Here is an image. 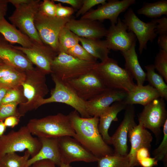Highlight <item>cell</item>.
<instances>
[{"instance_id": "8d00e7d4", "label": "cell", "mask_w": 167, "mask_h": 167, "mask_svg": "<svg viewBox=\"0 0 167 167\" xmlns=\"http://www.w3.org/2000/svg\"><path fill=\"white\" fill-rule=\"evenodd\" d=\"M66 53L81 60L94 62L97 61L79 43L70 49Z\"/></svg>"}, {"instance_id": "836d02e7", "label": "cell", "mask_w": 167, "mask_h": 167, "mask_svg": "<svg viewBox=\"0 0 167 167\" xmlns=\"http://www.w3.org/2000/svg\"><path fill=\"white\" fill-rule=\"evenodd\" d=\"M156 69L167 82V51L161 49L156 54L153 65Z\"/></svg>"}, {"instance_id": "ba28073f", "label": "cell", "mask_w": 167, "mask_h": 167, "mask_svg": "<svg viewBox=\"0 0 167 167\" xmlns=\"http://www.w3.org/2000/svg\"><path fill=\"white\" fill-rule=\"evenodd\" d=\"M40 0H31L26 4L15 7L8 19L12 24L28 36L34 43L44 45L35 28L34 21L39 11Z\"/></svg>"}, {"instance_id": "cb8c5ba5", "label": "cell", "mask_w": 167, "mask_h": 167, "mask_svg": "<svg viewBox=\"0 0 167 167\" xmlns=\"http://www.w3.org/2000/svg\"><path fill=\"white\" fill-rule=\"evenodd\" d=\"M160 97L159 93L149 84L137 85L127 95L123 100L127 105L140 104L143 106L153 100Z\"/></svg>"}, {"instance_id": "44dd1931", "label": "cell", "mask_w": 167, "mask_h": 167, "mask_svg": "<svg viewBox=\"0 0 167 167\" xmlns=\"http://www.w3.org/2000/svg\"><path fill=\"white\" fill-rule=\"evenodd\" d=\"M128 137L129 138L131 147L127 156L130 167H134L139 165L136 158L137 151L142 147H146L150 150L153 137L150 132L139 124L131 128Z\"/></svg>"}, {"instance_id": "603a6c76", "label": "cell", "mask_w": 167, "mask_h": 167, "mask_svg": "<svg viewBox=\"0 0 167 167\" xmlns=\"http://www.w3.org/2000/svg\"><path fill=\"white\" fill-rule=\"evenodd\" d=\"M126 106L124 100L115 102L99 117L98 130L103 139L108 144H110L111 136L108 133L109 127L113 121H118V114L126 108Z\"/></svg>"}, {"instance_id": "74e56055", "label": "cell", "mask_w": 167, "mask_h": 167, "mask_svg": "<svg viewBox=\"0 0 167 167\" xmlns=\"http://www.w3.org/2000/svg\"><path fill=\"white\" fill-rule=\"evenodd\" d=\"M18 105L19 103L15 102L2 104L0 107V121H4L6 118L11 116L20 118L17 108Z\"/></svg>"}, {"instance_id": "4316f807", "label": "cell", "mask_w": 167, "mask_h": 167, "mask_svg": "<svg viewBox=\"0 0 167 167\" xmlns=\"http://www.w3.org/2000/svg\"><path fill=\"white\" fill-rule=\"evenodd\" d=\"M81 45L96 59L103 62L109 57V50L105 40L88 39L79 37Z\"/></svg>"}, {"instance_id": "8fae6325", "label": "cell", "mask_w": 167, "mask_h": 167, "mask_svg": "<svg viewBox=\"0 0 167 167\" xmlns=\"http://www.w3.org/2000/svg\"><path fill=\"white\" fill-rule=\"evenodd\" d=\"M122 21L126 26L128 31L132 32L135 35L139 42V53L142 54L143 50L147 49L148 41L152 43L157 36L156 19L144 22L137 16L130 7L124 14Z\"/></svg>"}, {"instance_id": "7a4b0ae2", "label": "cell", "mask_w": 167, "mask_h": 167, "mask_svg": "<svg viewBox=\"0 0 167 167\" xmlns=\"http://www.w3.org/2000/svg\"><path fill=\"white\" fill-rule=\"evenodd\" d=\"M26 126L32 135L38 138L74 137L75 134L68 115L61 113L41 118L31 119Z\"/></svg>"}, {"instance_id": "52a82bcc", "label": "cell", "mask_w": 167, "mask_h": 167, "mask_svg": "<svg viewBox=\"0 0 167 167\" xmlns=\"http://www.w3.org/2000/svg\"><path fill=\"white\" fill-rule=\"evenodd\" d=\"M52 79L55 87L51 90L50 96L43 98L39 102L38 108L42 105L53 102L64 103L70 106L75 109L83 118L91 117L86 109V101L77 95L74 89L66 81L62 80L55 75L51 73Z\"/></svg>"}, {"instance_id": "c3c4849f", "label": "cell", "mask_w": 167, "mask_h": 167, "mask_svg": "<svg viewBox=\"0 0 167 167\" xmlns=\"http://www.w3.org/2000/svg\"><path fill=\"white\" fill-rule=\"evenodd\" d=\"M55 165L53 162L48 160L37 161L32 165V167H56Z\"/></svg>"}, {"instance_id": "30bf717a", "label": "cell", "mask_w": 167, "mask_h": 167, "mask_svg": "<svg viewBox=\"0 0 167 167\" xmlns=\"http://www.w3.org/2000/svg\"><path fill=\"white\" fill-rule=\"evenodd\" d=\"M138 115L139 124L151 130L157 139L159 138L161 128L167 120V112L164 100L160 97L144 106Z\"/></svg>"}, {"instance_id": "d590c367", "label": "cell", "mask_w": 167, "mask_h": 167, "mask_svg": "<svg viewBox=\"0 0 167 167\" xmlns=\"http://www.w3.org/2000/svg\"><path fill=\"white\" fill-rule=\"evenodd\" d=\"M25 101L21 86L18 88L8 89L2 101V105L14 102H17L19 104Z\"/></svg>"}, {"instance_id": "ee69618b", "label": "cell", "mask_w": 167, "mask_h": 167, "mask_svg": "<svg viewBox=\"0 0 167 167\" xmlns=\"http://www.w3.org/2000/svg\"><path fill=\"white\" fill-rule=\"evenodd\" d=\"M16 69L17 68L5 63L0 64V78L10 74Z\"/></svg>"}, {"instance_id": "ffe728a7", "label": "cell", "mask_w": 167, "mask_h": 167, "mask_svg": "<svg viewBox=\"0 0 167 167\" xmlns=\"http://www.w3.org/2000/svg\"><path fill=\"white\" fill-rule=\"evenodd\" d=\"M0 59L4 63L26 71L34 69L33 64L21 51L0 36Z\"/></svg>"}, {"instance_id": "4dcf8cb0", "label": "cell", "mask_w": 167, "mask_h": 167, "mask_svg": "<svg viewBox=\"0 0 167 167\" xmlns=\"http://www.w3.org/2000/svg\"><path fill=\"white\" fill-rule=\"evenodd\" d=\"M30 154L28 150L23 156L12 152L6 154L0 158V167H25Z\"/></svg>"}, {"instance_id": "83f0119b", "label": "cell", "mask_w": 167, "mask_h": 167, "mask_svg": "<svg viewBox=\"0 0 167 167\" xmlns=\"http://www.w3.org/2000/svg\"><path fill=\"white\" fill-rule=\"evenodd\" d=\"M147 72L146 80L149 84L155 88L159 94L160 97L167 100V85L163 77L155 71L152 64L145 66Z\"/></svg>"}, {"instance_id": "f35d334b", "label": "cell", "mask_w": 167, "mask_h": 167, "mask_svg": "<svg viewBox=\"0 0 167 167\" xmlns=\"http://www.w3.org/2000/svg\"><path fill=\"white\" fill-rule=\"evenodd\" d=\"M39 11L48 17H56V4L53 0L41 1Z\"/></svg>"}, {"instance_id": "7dc6e473", "label": "cell", "mask_w": 167, "mask_h": 167, "mask_svg": "<svg viewBox=\"0 0 167 167\" xmlns=\"http://www.w3.org/2000/svg\"><path fill=\"white\" fill-rule=\"evenodd\" d=\"M19 118L16 116H11L6 118L3 122L6 127L13 128L19 124Z\"/></svg>"}, {"instance_id": "e575fe53", "label": "cell", "mask_w": 167, "mask_h": 167, "mask_svg": "<svg viewBox=\"0 0 167 167\" xmlns=\"http://www.w3.org/2000/svg\"><path fill=\"white\" fill-rule=\"evenodd\" d=\"M163 137L159 146L153 152L154 157L158 161L167 160V120L163 126Z\"/></svg>"}, {"instance_id": "681fc988", "label": "cell", "mask_w": 167, "mask_h": 167, "mask_svg": "<svg viewBox=\"0 0 167 167\" xmlns=\"http://www.w3.org/2000/svg\"><path fill=\"white\" fill-rule=\"evenodd\" d=\"M8 0H0V20L5 18L8 9Z\"/></svg>"}, {"instance_id": "f6af8a7d", "label": "cell", "mask_w": 167, "mask_h": 167, "mask_svg": "<svg viewBox=\"0 0 167 167\" xmlns=\"http://www.w3.org/2000/svg\"><path fill=\"white\" fill-rule=\"evenodd\" d=\"M150 150L146 147H142L139 149L136 153V158L138 161L147 157H150Z\"/></svg>"}, {"instance_id": "8992f818", "label": "cell", "mask_w": 167, "mask_h": 167, "mask_svg": "<svg viewBox=\"0 0 167 167\" xmlns=\"http://www.w3.org/2000/svg\"><path fill=\"white\" fill-rule=\"evenodd\" d=\"M97 62L81 60L66 53L61 52L52 62L51 73L60 79L67 81L93 70Z\"/></svg>"}, {"instance_id": "d4e9b609", "label": "cell", "mask_w": 167, "mask_h": 167, "mask_svg": "<svg viewBox=\"0 0 167 167\" xmlns=\"http://www.w3.org/2000/svg\"><path fill=\"white\" fill-rule=\"evenodd\" d=\"M0 33L9 43L18 44L23 47H32L34 43L26 34L21 32L5 18L0 20Z\"/></svg>"}, {"instance_id": "f907efd6", "label": "cell", "mask_w": 167, "mask_h": 167, "mask_svg": "<svg viewBox=\"0 0 167 167\" xmlns=\"http://www.w3.org/2000/svg\"><path fill=\"white\" fill-rule=\"evenodd\" d=\"M157 42L160 49L167 51V34L159 36Z\"/></svg>"}, {"instance_id": "277c9868", "label": "cell", "mask_w": 167, "mask_h": 167, "mask_svg": "<svg viewBox=\"0 0 167 167\" xmlns=\"http://www.w3.org/2000/svg\"><path fill=\"white\" fill-rule=\"evenodd\" d=\"M93 70L108 88L128 93L136 85L129 72L125 68L120 67L113 58L109 57L103 62H97Z\"/></svg>"}, {"instance_id": "11a10c76", "label": "cell", "mask_w": 167, "mask_h": 167, "mask_svg": "<svg viewBox=\"0 0 167 167\" xmlns=\"http://www.w3.org/2000/svg\"><path fill=\"white\" fill-rule=\"evenodd\" d=\"M59 166L60 167H72L70 164H65L63 162H62Z\"/></svg>"}, {"instance_id": "b9f144b4", "label": "cell", "mask_w": 167, "mask_h": 167, "mask_svg": "<svg viewBox=\"0 0 167 167\" xmlns=\"http://www.w3.org/2000/svg\"><path fill=\"white\" fill-rule=\"evenodd\" d=\"M157 25L156 33L160 35L167 34V18L164 16L156 19Z\"/></svg>"}, {"instance_id": "e0dca14e", "label": "cell", "mask_w": 167, "mask_h": 167, "mask_svg": "<svg viewBox=\"0 0 167 167\" xmlns=\"http://www.w3.org/2000/svg\"><path fill=\"white\" fill-rule=\"evenodd\" d=\"M14 46L23 53L40 71L46 75L51 73V63L58 54L50 48L45 45L36 43H34L33 46L30 48Z\"/></svg>"}, {"instance_id": "f1b7e54d", "label": "cell", "mask_w": 167, "mask_h": 167, "mask_svg": "<svg viewBox=\"0 0 167 167\" xmlns=\"http://www.w3.org/2000/svg\"><path fill=\"white\" fill-rule=\"evenodd\" d=\"M138 14L150 18L158 19L167 15V0H161L153 3L144 2L142 6L137 11Z\"/></svg>"}, {"instance_id": "7402d4cb", "label": "cell", "mask_w": 167, "mask_h": 167, "mask_svg": "<svg viewBox=\"0 0 167 167\" xmlns=\"http://www.w3.org/2000/svg\"><path fill=\"white\" fill-rule=\"evenodd\" d=\"M38 138L41 143V148L35 156L29 159L25 167H30L34 162L43 160H50L56 165L59 166L62 161L58 146V138Z\"/></svg>"}, {"instance_id": "d6986e66", "label": "cell", "mask_w": 167, "mask_h": 167, "mask_svg": "<svg viewBox=\"0 0 167 167\" xmlns=\"http://www.w3.org/2000/svg\"><path fill=\"white\" fill-rule=\"evenodd\" d=\"M65 26L79 37L100 39L106 36L107 30L99 21L70 19Z\"/></svg>"}, {"instance_id": "9f6ffc18", "label": "cell", "mask_w": 167, "mask_h": 167, "mask_svg": "<svg viewBox=\"0 0 167 167\" xmlns=\"http://www.w3.org/2000/svg\"><path fill=\"white\" fill-rule=\"evenodd\" d=\"M4 63L0 59V64Z\"/></svg>"}, {"instance_id": "9c48e42d", "label": "cell", "mask_w": 167, "mask_h": 167, "mask_svg": "<svg viewBox=\"0 0 167 167\" xmlns=\"http://www.w3.org/2000/svg\"><path fill=\"white\" fill-rule=\"evenodd\" d=\"M70 19L49 17L39 11L35 17V25L41 41L58 54L59 34Z\"/></svg>"}, {"instance_id": "ab89813d", "label": "cell", "mask_w": 167, "mask_h": 167, "mask_svg": "<svg viewBox=\"0 0 167 167\" xmlns=\"http://www.w3.org/2000/svg\"><path fill=\"white\" fill-rule=\"evenodd\" d=\"M106 2L105 0H83L82 4L75 16L76 17L83 15L92 7L99 4L103 5Z\"/></svg>"}, {"instance_id": "484cf974", "label": "cell", "mask_w": 167, "mask_h": 167, "mask_svg": "<svg viewBox=\"0 0 167 167\" xmlns=\"http://www.w3.org/2000/svg\"><path fill=\"white\" fill-rule=\"evenodd\" d=\"M136 43L128 50L121 52L125 61V68L137 81V85H143L146 80V73L141 67L136 52Z\"/></svg>"}, {"instance_id": "60d3db41", "label": "cell", "mask_w": 167, "mask_h": 167, "mask_svg": "<svg viewBox=\"0 0 167 167\" xmlns=\"http://www.w3.org/2000/svg\"><path fill=\"white\" fill-rule=\"evenodd\" d=\"M74 12V9L73 7L64 6L60 3L56 4V17H57L70 18Z\"/></svg>"}, {"instance_id": "816d5d0a", "label": "cell", "mask_w": 167, "mask_h": 167, "mask_svg": "<svg viewBox=\"0 0 167 167\" xmlns=\"http://www.w3.org/2000/svg\"><path fill=\"white\" fill-rule=\"evenodd\" d=\"M8 3H10L16 7L30 2L31 0H8Z\"/></svg>"}, {"instance_id": "2e32d148", "label": "cell", "mask_w": 167, "mask_h": 167, "mask_svg": "<svg viewBox=\"0 0 167 167\" xmlns=\"http://www.w3.org/2000/svg\"><path fill=\"white\" fill-rule=\"evenodd\" d=\"M135 112L133 105H127L123 119L115 132L111 137L110 144L114 147V154L126 156L128 154V135L131 127L136 125L135 121Z\"/></svg>"}, {"instance_id": "f546056e", "label": "cell", "mask_w": 167, "mask_h": 167, "mask_svg": "<svg viewBox=\"0 0 167 167\" xmlns=\"http://www.w3.org/2000/svg\"><path fill=\"white\" fill-rule=\"evenodd\" d=\"M79 42V37L65 26L61 30L58 37V53H66L70 49Z\"/></svg>"}, {"instance_id": "5b68a950", "label": "cell", "mask_w": 167, "mask_h": 167, "mask_svg": "<svg viewBox=\"0 0 167 167\" xmlns=\"http://www.w3.org/2000/svg\"><path fill=\"white\" fill-rule=\"evenodd\" d=\"M32 135L26 125L0 137V158L7 153L26 150L29 152L31 157L35 156L41 144L38 138Z\"/></svg>"}, {"instance_id": "9a60e30c", "label": "cell", "mask_w": 167, "mask_h": 167, "mask_svg": "<svg viewBox=\"0 0 167 167\" xmlns=\"http://www.w3.org/2000/svg\"><path fill=\"white\" fill-rule=\"evenodd\" d=\"M106 37L105 40L109 50L121 52L129 49L137 40L135 34L128 31L126 26L120 18L116 24H111Z\"/></svg>"}, {"instance_id": "4fadbf2b", "label": "cell", "mask_w": 167, "mask_h": 167, "mask_svg": "<svg viewBox=\"0 0 167 167\" xmlns=\"http://www.w3.org/2000/svg\"><path fill=\"white\" fill-rule=\"evenodd\" d=\"M66 81L78 96L85 101L108 88L93 70Z\"/></svg>"}, {"instance_id": "ac0fdd59", "label": "cell", "mask_w": 167, "mask_h": 167, "mask_svg": "<svg viewBox=\"0 0 167 167\" xmlns=\"http://www.w3.org/2000/svg\"><path fill=\"white\" fill-rule=\"evenodd\" d=\"M127 93L124 91L108 88L86 101V109L91 117H99L113 103L123 100Z\"/></svg>"}, {"instance_id": "bcb514c9", "label": "cell", "mask_w": 167, "mask_h": 167, "mask_svg": "<svg viewBox=\"0 0 167 167\" xmlns=\"http://www.w3.org/2000/svg\"><path fill=\"white\" fill-rule=\"evenodd\" d=\"M82 0H53L54 2H59L60 3L69 4L73 8L77 9L81 7L83 3Z\"/></svg>"}, {"instance_id": "7c38bea8", "label": "cell", "mask_w": 167, "mask_h": 167, "mask_svg": "<svg viewBox=\"0 0 167 167\" xmlns=\"http://www.w3.org/2000/svg\"><path fill=\"white\" fill-rule=\"evenodd\" d=\"M62 162L70 164L75 161L90 163L98 159L75 139L70 136L58 138Z\"/></svg>"}, {"instance_id": "1f68e13d", "label": "cell", "mask_w": 167, "mask_h": 167, "mask_svg": "<svg viewBox=\"0 0 167 167\" xmlns=\"http://www.w3.org/2000/svg\"><path fill=\"white\" fill-rule=\"evenodd\" d=\"M25 77V71L16 69L10 74L0 78V87L8 89L19 87Z\"/></svg>"}, {"instance_id": "db71d44e", "label": "cell", "mask_w": 167, "mask_h": 167, "mask_svg": "<svg viewBox=\"0 0 167 167\" xmlns=\"http://www.w3.org/2000/svg\"><path fill=\"white\" fill-rule=\"evenodd\" d=\"M6 129V127L3 121H0V137L4 134Z\"/></svg>"}, {"instance_id": "5bb4252c", "label": "cell", "mask_w": 167, "mask_h": 167, "mask_svg": "<svg viewBox=\"0 0 167 167\" xmlns=\"http://www.w3.org/2000/svg\"><path fill=\"white\" fill-rule=\"evenodd\" d=\"M135 2V0H109L96 9L88 11L82 15L80 19L100 22L108 19L111 24H116L120 13L125 11Z\"/></svg>"}, {"instance_id": "f5cc1de1", "label": "cell", "mask_w": 167, "mask_h": 167, "mask_svg": "<svg viewBox=\"0 0 167 167\" xmlns=\"http://www.w3.org/2000/svg\"><path fill=\"white\" fill-rule=\"evenodd\" d=\"M8 90L4 88L0 87V107L2 105V101Z\"/></svg>"}, {"instance_id": "6da1fadb", "label": "cell", "mask_w": 167, "mask_h": 167, "mask_svg": "<svg viewBox=\"0 0 167 167\" xmlns=\"http://www.w3.org/2000/svg\"><path fill=\"white\" fill-rule=\"evenodd\" d=\"M75 132L74 137L98 159L113 154V150L103 139L98 128L99 118H83L76 110L68 115Z\"/></svg>"}, {"instance_id": "d6a6232c", "label": "cell", "mask_w": 167, "mask_h": 167, "mask_svg": "<svg viewBox=\"0 0 167 167\" xmlns=\"http://www.w3.org/2000/svg\"><path fill=\"white\" fill-rule=\"evenodd\" d=\"M97 167H130L127 156H123L114 153L98 159Z\"/></svg>"}, {"instance_id": "7bdbcfd3", "label": "cell", "mask_w": 167, "mask_h": 167, "mask_svg": "<svg viewBox=\"0 0 167 167\" xmlns=\"http://www.w3.org/2000/svg\"><path fill=\"white\" fill-rule=\"evenodd\" d=\"M157 162L154 157H148L138 161V163L142 167H153L157 165Z\"/></svg>"}, {"instance_id": "3957f363", "label": "cell", "mask_w": 167, "mask_h": 167, "mask_svg": "<svg viewBox=\"0 0 167 167\" xmlns=\"http://www.w3.org/2000/svg\"><path fill=\"white\" fill-rule=\"evenodd\" d=\"M25 72V78L21 87L26 101L19 104L17 108L20 117L37 108L39 102L49 92L46 74L37 68Z\"/></svg>"}]
</instances>
